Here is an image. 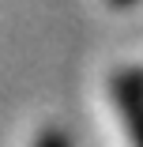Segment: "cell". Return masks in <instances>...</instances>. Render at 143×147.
<instances>
[{"label": "cell", "mask_w": 143, "mask_h": 147, "mask_svg": "<svg viewBox=\"0 0 143 147\" xmlns=\"http://www.w3.org/2000/svg\"><path fill=\"white\" fill-rule=\"evenodd\" d=\"M117 106L132 128L136 147H143V79L139 76H121L117 79Z\"/></svg>", "instance_id": "cell-1"}, {"label": "cell", "mask_w": 143, "mask_h": 147, "mask_svg": "<svg viewBox=\"0 0 143 147\" xmlns=\"http://www.w3.org/2000/svg\"><path fill=\"white\" fill-rule=\"evenodd\" d=\"M34 147H72V143H68L60 132H56V128H49V132H42V136H38V143H34Z\"/></svg>", "instance_id": "cell-2"}, {"label": "cell", "mask_w": 143, "mask_h": 147, "mask_svg": "<svg viewBox=\"0 0 143 147\" xmlns=\"http://www.w3.org/2000/svg\"><path fill=\"white\" fill-rule=\"evenodd\" d=\"M109 4H117V8H121V4H132V0H109Z\"/></svg>", "instance_id": "cell-3"}]
</instances>
